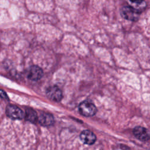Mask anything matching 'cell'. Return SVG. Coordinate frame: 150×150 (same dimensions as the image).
<instances>
[{
	"mask_svg": "<svg viewBox=\"0 0 150 150\" xmlns=\"http://www.w3.org/2000/svg\"><path fill=\"white\" fill-rule=\"evenodd\" d=\"M120 13L122 17L124 19L134 22H136L139 19L141 13L138 9L128 5L122 6L121 9Z\"/></svg>",
	"mask_w": 150,
	"mask_h": 150,
	"instance_id": "obj_1",
	"label": "cell"
},
{
	"mask_svg": "<svg viewBox=\"0 0 150 150\" xmlns=\"http://www.w3.org/2000/svg\"><path fill=\"white\" fill-rule=\"evenodd\" d=\"M79 110L80 113L85 117L93 116L97 111L95 105L88 101L81 102L79 105Z\"/></svg>",
	"mask_w": 150,
	"mask_h": 150,
	"instance_id": "obj_2",
	"label": "cell"
},
{
	"mask_svg": "<svg viewBox=\"0 0 150 150\" xmlns=\"http://www.w3.org/2000/svg\"><path fill=\"white\" fill-rule=\"evenodd\" d=\"M6 114L8 117L13 120H21L24 117L22 110L14 105H9L6 107Z\"/></svg>",
	"mask_w": 150,
	"mask_h": 150,
	"instance_id": "obj_3",
	"label": "cell"
},
{
	"mask_svg": "<svg viewBox=\"0 0 150 150\" xmlns=\"http://www.w3.org/2000/svg\"><path fill=\"white\" fill-rule=\"evenodd\" d=\"M47 96L54 101H60L62 98V92L57 86H50L46 91Z\"/></svg>",
	"mask_w": 150,
	"mask_h": 150,
	"instance_id": "obj_4",
	"label": "cell"
},
{
	"mask_svg": "<svg viewBox=\"0 0 150 150\" xmlns=\"http://www.w3.org/2000/svg\"><path fill=\"white\" fill-rule=\"evenodd\" d=\"M43 75L42 69L38 66H32L29 67L27 76L29 79L32 81H38L40 80Z\"/></svg>",
	"mask_w": 150,
	"mask_h": 150,
	"instance_id": "obj_5",
	"label": "cell"
},
{
	"mask_svg": "<svg viewBox=\"0 0 150 150\" xmlns=\"http://www.w3.org/2000/svg\"><path fill=\"white\" fill-rule=\"evenodd\" d=\"M80 138L84 144L87 145H92L96 141V135L92 131L88 129L84 130L81 132Z\"/></svg>",
	"mask_w": 150,
	"mask_h": 150,
	"instance_id": "obj_6",
	"label": "cell"
},
{
	"mask_svg": "<svg viewBox=\"0 0 150 150\" xmlns=\"http://www.w3.org/2000/svg\"><path fill=\"white\" fill-rule=\"evenodd\" d=\"M134 136L141 141H146L149 138L148 131L146 128L141 126H137L133 130Z\"/></svg>",
	"mask_w": 150,
	"mask_h": 150,
	"instance_id": "obj_7",
	"label": "cell"
},
{
	"mask_svg": "<svg viewBox=\"0 0 150 150\" xmlns=\"http://www.w3.org/2000/svg\"><path fill=\"white\" fill-rule=\"evenodd\" d=\"M38 121L41 125L47 127L50 126L54 123V118L50 114L43 112L40 115Z\"/></svg>",
	"mask_w": 150,
	"mask_h": 150,
	"instance_id": "obj_8",
	"label": "cell"
},
{
	"mask_svg": "<svg viewBox=\"0 0 150 150\" xmlns=\"http://www.w3.org/2000/svg\"><path fill=\"white\" fill-rule=\"evenodd\" d=\"M25 119L27 121H30V122L35 123L38 119L36 112L32 108H27L26 110Z\"/></svg>",
	"mask_w": 150,
	"mask_h": 150,
	"instance_id": "obj_9",
	"label": "cell"
},
{
	"mask_svg": "<svg viewBox=\"0 0 150 150\" xmlns=\"http://www.w3.org/2000/svg\"><path fill=\"white\" fill-rule=\"evenodd\" d=\"M0 97L4 98V99H8V96L6 93L2 89H0Z\"/></svg>",
	"mask_w": 150,
	"mask_h": 150,
	"instance_id": "obj_10",
	"label": "cell"
},
{
	"mask_svg": "<svg viewBox=\"0 0 150 150\" xmlns=\"http://www.w3.org/2000/svg\"><path fill=\"white\" fill-rule=\"evenodd\" d=\"M132 3L135 4L137 5H139L140 4H142V3H144V0H129Z\"/></svg>",
	"mask_w": 150,
	"mask_h": 150,
	"instance_id": "obj_11",
	"label": "cell"
}]
</instances>
